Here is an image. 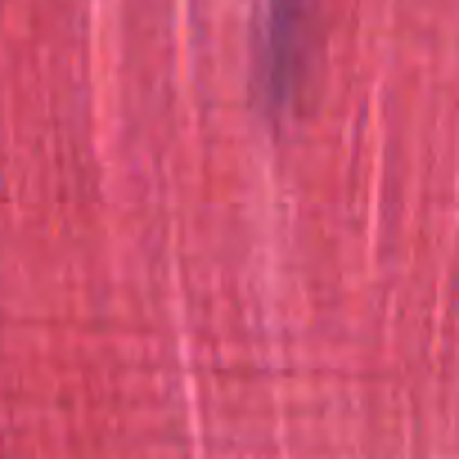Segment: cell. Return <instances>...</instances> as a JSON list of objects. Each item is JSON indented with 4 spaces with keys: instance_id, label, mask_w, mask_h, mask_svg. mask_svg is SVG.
<instances>
[{
    "instance_id": "obj_1",
    "label": "cell",
    "mask_w": 459,
    "mask_h": 459,
    "mask_svg": "<svg viewBox=\"0 0 459 459\" xmlns=\"http://www.w3.org/2000/svg\"><path fill=\"white\" fill-rule=\"evenodd\" d=\"M307 14V0H275L271 19V50H266V77H271V100L289 104L293 82H298V28Z\"/></svg>"
}]
</instances>
